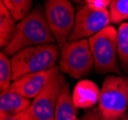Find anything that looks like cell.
<instances>
[{
  "label": "cell",
  "instance_id": "6da1fadb",
  "mask_svg": "<svg viewBox=\"0 0 128 120\" xmlns=\"http://www.w3.org/2000/svg\"><path fill=\"white\" fill-rule=\"evenodd\" d=\"M54 41L56 40L49 27L45 8L38 5L17 23L16 34L3 52L7 56H12L26 47L54 43Z\"/></svg>",
  "mask_w": 128,
  "mask_h": 120
},
{
  "label": "cell",
  "instance_id": "7a4b0ae2",
  "mask_svg": "<svg viewBox=\"0 0 128 120\" xmlns=\"http://www.w3.org/2000/svg\"><path fill=\"white\" fill-rule=\"evenodd\" d=\"M59 48L56 44H42L26 47L12 55V82L20 77L50 69L58 60Z\"/></svg>",
  "mask_w": 128,
  "mask_h": 120
},
{
  "label": "cell",
  "instance_id": "3957f363",
  "mask_svg": "<svg viewBox=\"0 0 128 120\" xmlns=\"http://www.w3.org/2000/svg\"><path fill=\"white\" fill-rule=\"evenodd\" d=\"M128 107V78L108 75L102 83L98 108L102 120H114L125 114Z\"/></svg>",
  "mask_w": 128,
  "mask_h": 120
},
{
  "label": "cell",
  "instance_id": "277c9868",
  "mask_svg": "<svg viewBox=\"0 0 128 120\" xmlns=\"http://www.w3.org/2000/svg\"><path fill=\"white\" fill-rule=\"evenodd\" d=\"M88 40L96 72L100 74H122L118 56V30L109 25Z\"/></svg>",
  "mask_w": 128,
  "mask_h": 120
},
{
  "label": "cell",
  "instance_id": "5b68a950",
  "mask_svg": "<svg viewBox=\"0 0 128 120\" xmlns=\"http://www.w3.org/2000/svg\"><path fill=\"white\" fill-rule=\"evenodd\" d=\"M60 71L75 79H80L92 72L95 63L88 38L70 41L60 47Z\"/></svg>",
  "mask_w": 128,
  "mask_h": 120
},
{
  "label": "cell",
  "instance_id": "8992f818",
  "mask_svg": "<svg viewBox=\"0 0 128 120\" xmlns=\"http://www.w3.org/2000/svg\"><path fill=\"white\" fill-rule=\"evenodd\" d=\"M44 8L49 27L61 47L68 41L75 25V8L70 0H47Z\"/></svg>",
  "mask_w": 128,
  "mask_h": 120
},
{
  "label": "cell",
  "instance_id": "52a82bcc",
  "mask_svg": "<svg viewBox=\"0 0 128 120\" xmlns=\"http://www.w3.org/2000/svg\"><path fill=\"white\" fill-rule=\"evenodd\" d=\"M110 15L107 9L86 4L76 14L75 25L70 35V41L89 38L109 26Z\"/></svg>",
  "mask_w": 128,
  "mask_h": 120
},
{
  "label": "cell",
  "instance_id": "ba28073f",
  "mask_svg": "<svg viewBox=\"0 0 128 120\" xmlns=\"http://www.w3.org/2000/svg\"><path fill=\"white\" fill-rule=\"evenodd\" d=\"M66 83L64 75L59 72L32 100L28 109L32 120H54L59 97Z\"/></svg>",
  "mask_w": 128,
  "mask_h": 120
},
{
  "label": "cell",
  "instance_id": "9c48e42d",
  "mask_svg": "<svg viewBox=\"0 0 128 120\" xmlns=\"http://www.w3.org/2000/svg\"><path fill=\"white\" fill-rule=\"evenodd\" d=\"M59 72V66H56L47 70L30 73L14 81L10 88L30 100L34 99Z\"/></svg>",
  "mask_w": 128,
  "mask_h": 120
},
{
  "label": "cell",
  "instance_id": "30bf717a",
  "mask_svg": "<svg viewBox=\"0 0 128 120\" xmlns=\"http://www.w3.org/2000/svg\"><path fill=\"white\" fill-rule=\"evenodd\" d=\"M31 100L8 88L0 93V120L23 112L31 106Z\"/></svg>",
  "mask_w": 128,
  "mask_h": 120
},
{
  "label": "cell",
  "instance_id": "8fae6325",
  "mask_svg": "<svg viewBox=\"0 0 128 120\" xmlns=\"http://www.w3.org/2000/svg\"><path fill=\"white\" fill-rule=\"evenodd\" d=\"M100 89L96 83L81 80L73 90V100L78 109H92L98 103Z\"/></svg>",
  "mask_w": 128,
  "mask_h": 120
},
{
  "label": "cell",
  "instance_id": "7c38bea8",
  "mask_svg": "<svg viewBox=\"0 0 128 120\" xmlns=\"http://www.w3.org/2000/svg\"><path fill=\"white\" fill-rule=\"evenodd\" d=\"M78 109L73 100L69 84L66 83L59 97L54 120H78Z\"/></svg>",
  "mask_w": 128,
  "mask_h": 120
},
{
  "label": "cell",
  "instance_id": "4fadbf2b",
  "mask_svg": "<svg viewBox=\"0 0 128 120\" xmlns=\"http://www.w3.org/2000/svg\"><path fill=\"white\" fill-rule=\"evenodd\" d=\"M16 19L1 1L0 3V46L5 48L12 41L16 31Z\"/></svg>",
  "mask_w": 128,
  "mask_h": 120
},
{
  "label": "cell",
  "instance_id": "5bb4252c",
  "mask_svg": "<svg viewBox=\"0 0 128 120\" xmlns=\"http://www.w3.org/2000/svg\"><path fill=\"white\" fill-rule=\"evenodd\" d=\"M118 56L120 66L128 73V23L123 22L118 29Z\"/></svg>",
  "mask_w": 128,
  "mask_h": 120
},
{
  "label": "cell",
  "instance_id": "9a60e30c",
  "mask_svg": "<svg viewBox=\"0 0 128 120\" xmlns=\"http://www.w3.org/2000/svg\"><path fill=\"white\" fill-rule=\"evenodd\" d=\"M16 21H20L32 11L34 0H1Z\"/></svg>",
  "mask_w": 128,
  "mask_h": 120
},
{
  "label": "cell",
  "instance_id": "2e32d148",
  "mask_svg": "<svg viewBox=\"0 0 128 120\" xmlns=\"http://www.w3.org/2000/svg\"><path fill=\"white\" fill-rule=\"evenodd\" d=\"M12 83V67L11 59L2 51L0 53V90L10 88Z\"/></svg>",
  "mask_w": 128,
  "mask_h": 120
},
{
  "label": "cell",
  "instance_id": "e0dca14e",
  "mask_svg": "<svg viewBox=\"0 0 128 120\" xmlns=\"http://www.w3.org/2000/svg\"><path fill=\"white\" fill-rule=\"evenodd\" d=\"M110 20L120 23L128 18V0H113L109 7Z\"/></svg>",
  "mask_w": 128,
  "mask_h": 120
},
{
  "label": "cell",
  "instance_id": "ac0fdd59",
  "mask_svg": "<svg viewBox=\"0 0 128 120\" xmlns=\"http://www.w3.org/2000/svg\"><path fill=\"white\" fill-rule=\"evenodd\" d=\"M85 120H102V115L98 107H94L88 109L83 115Z\"/></svg>",
  "mask_w": 128,
  "mask_h": 120
},
{
  "label": "cell",
  "instance_id": "d6986e66",
  "mask_svg": "<svg viewBox=\"0 0 128 120\" xmlns=\"http://www.w3.org/2000/svg\"><path fill=\"white\" fill-rule=\"evenodd\" d=\"M86 3L89 5H93L98 8L107 9V7H110L113 0H85Z\"/></svg>",
  "mask_w": 128,
  "mask_h": 120
},
{
  "label": "cell",
  "instance_id": "ffe728a7",
  "mask_svg": "<svg viewBox=\"0 0 128 120\" xmlns=\"http://www.w3.org/2000/svg\"><path fill=\"white\" fill-rule=\"evenodd\" d=\"M5 120H32V116H31V114L29 113V111L25 110L23 112H20L18 114L14 115V116L9 117V118H7Z\"/></svg>",
  "mask_w": 128,
  "mask_h": 120
},
{
  "label": "cell",
  "instance_id": "44dd1931",
  "mask_svg": "<svg viewBox=\"0 0 128 120\" xmlns=\"http://www.w3.org/2000/svg\"><path fill=\"white\" fill-rule=\"evenodd\" d=\"M114 120H128V116L126 115V113H125V114H123L122 116H120V117H118V118L114 119Z\"/></svg>",
  "mask_w": 128,
  "mask_h": 120
},
{
  "label": "cell",
  "instance_id": "7402d4cb",
  "mask_svg": "<svg viewBox=\"0 0 128 120\" xmlns=\"http://www.w3.org/2000/svg\"><path fill=\"white\" fill-rule=\"evenodd\" d=\"M70 1H73V2H80L81 0H70Z\"/></svg>",
  "mask_w": 128,
  "mask_h": 120
},
{
  "label": "cell",
  "instance_id": "603a6c76",
  "mask_svg": "<svg viewBox=\"0 0 128 120\" xmlns=\"http://www.w3.org/2000/svg\"><path fill=\"white\" fill-rule=\"evenodd\" d=\"M78 120H85V119H84V117L82 116V118H80V119H78Z\"/></svg>",
  "mask_w": 128,
  "mask_h": 120
}]
</instances>
